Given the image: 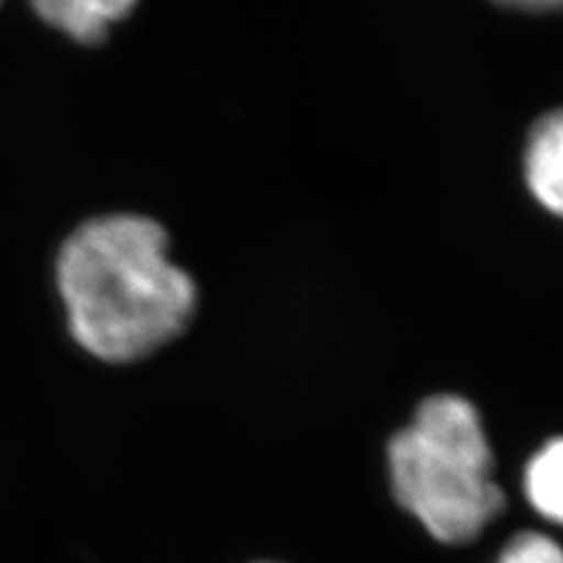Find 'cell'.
I'll use <instances>...</instances> for the list:
<instances>
[{
  "label": "cell",
  "mask_w": 563,
  "mask_h": 563,
  "mask_svg": "<svg viewBox=\"0 0 563 563\" xmlns=\"http://www.w3.org/2000/svg\"><path fill=\"white\" fill-rule=\"evenodd\" d=\"M387 461L401 507L442 542L477 538L505 505L482 418L465 397L422 401L411 426L393 437Z\"/></svg>",
  "instance_id": "cell-2"
},
{
  "label": "cell",
  "mask_w": 563,
  "mask_h": 563,
  "mask_svg": "<svg viewBox=\"0 0 563 563\" xmlns=\"http://www.w3.org/2000/svg\"><path fill=\"white\" fill-rule=\"evenodd\" d=\"M496 563H563V550L542 533H521L505 544Z\"/></svg>",
  "instance_id": "cell-6"
},
{
  "label": "cell",
  "mask_w": 563,
  "mask_h": 563,
  "mask_svg": "<svg viewBox=\"0 0 563 563\" xmlns=\"http://www.w3.org/2000/svg\"><path fill=\"white\" fill-rule=\"evenodd\" d=\"M526 181L544 207L563 217V109L533 125L526 146Z\"/></svg>",
  "instance_id": "cell-3"
},
{
  "label": "cell",
  "mask_w": 563,
  "mask_h": 563,
  "mask_svg": "<svg viewBox=\"0 0 563 563\" xmlns=\"http://www.w3.org/2000/svg\"><path fill=\"white\" fill-rule=\"evenodd\" d=\"M526 496L544 519L563 523V437L552 439L531 457Z\"/></svg>",
  "instance_id": "cell-5"
},
{
  "label": "cell",
  "mask_w": 563,
  "mask_h": 563,
  "mask_svg": "<svg viewBox=\"0 0 563 563\" xmlns=\"http://www.w3.org/2000/svg\"><path fill=\"white\" fill-rule=\"evenodd\" d=\"M146 217L115 214L80 225L59 254V291L76 341L106 362L153 355L188 327L198 294Z\"/></svg>",
  "instance_id": "cell-1"
},
{
  "label": "cell",
  "mask_w": 563,
  "mask_h": 563,
  "mask_svg": "<svg viewBox=\"0 0 563 563\" xmlns=\"http://www.w3.org/2000/svg\"><path fill=\"white\" fill-rule=\"evenodd\" d=\"M134 10L128 0H49L38 3V12L47 24L64 31L70 38L87 45L101 43L109 35V26Z\"/></svg>",
  "instance_id": "cell-4"
}]
</instances>
